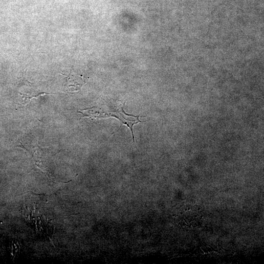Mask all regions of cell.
Returning a JSON list of instances; mask_svg holds the SVG:
<instances>
[{
	"label": "cell",
	"mask_w": 264,
	"mask_h": 264,
	"mask_svg": "<svg viewBox=\"0 0 264 264\" xmlns=\"http://www.w3.org/2000/svg\"><path fill=\"white\" fill-rule=\"evenodd\" d=\"M109 116H111L119 119L123 124L127 125L130 129L133 138V141L134 143V137L133 132V126L134 124L142 122L139 119V116H134L127 114L121 107L120 109L113 112H110Z\"/></svg>",
	"instance_id": "obj_1"
},
{
	"label": "cell",
	"mask_w": 264,
	"mask_h": 264,
	"mask_svg": "<svg viewBox=\"0 0 264 264\" xmlns=\"http://www.w3.org/2000/svg\"><path fill=\"white\" fill-rule=\"evenodd\" d=\"M78 112L81 113L83 117H88L91 119H98L108 117V114L99 111L97 109H95V107L81 110L78 111Z\"/></svg>",
	"instance_id": "obj_2"
},
{
	"label": "cell",
	"mask_w": 264,
	"mask_h": 264,
	"mask_svg": "<svg viewBox=\"0 0 264 264\" xmlns=\"http://www.w3.org/2000/svg\"><path fill=\"white\" fill-rule=\"evenodd\" d=\"M20 94L22 97V104H23V105H26L30 102L32 98H37L40 96L50 94L45 92H39L38 93H36L33 92L27 93L21 92Z\"/></svg>",
	"instance_id": "obj_3"
}]
</instances>
